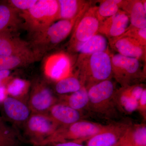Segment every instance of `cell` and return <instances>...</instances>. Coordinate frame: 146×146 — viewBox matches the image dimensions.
<instances>
[{
    "label": "cell",
    "mask_w": 146,
    "mask_h": 146,
    "mask_svg": "<svg viewBox=\"0 0 146 146\" xmlns=\"http://www.w3.org/2000/svg\"><path fill=\"white\" fill-rule=\"evenodd\" d=\"M109 46L118 54L138 59L145 63L146 46L128 36L121 35L117 38L108 39Z\"/></svg>",
    "instance_id": "7c38bea8"
},
{
    "label": "cell",
    "mask_w": 146,
    "mask_h": 146,
    "mask_svg": "<svg viewBox=\"0 0 146 146\" xmlns=\"http://www.w3.org/2000/svg\"><path fill=\"white\" fill-rule=\"evenodd\" d=\"M31 85L29 80L12 77L5 86L7 96L28 102Z\"/></svg>",
    "instance_id": "603a6c76"
},
{
    "label": "cell",
    "mask_w": 146,
    "mask_h": 146,
    "mask_svg": "<svg viewBox=\"0 0 146 146\" xmlns=\"http://www.w3.org/2000/svg\"><path fill=\"white\" fill-rule=\"evenodd\" d=\"M132 125L117 146H132Z\"/></svg>",
    "instance_id": "1f68e13d"
},
{
    "label": "cell",
    "mask_w": 146,
    "mask_h": 146,
    "mask_svg": "<svg viewBox=\"0 0 146 146\" xmlns=\"http://www.w3.org/2000/svg\"><path fill=\"white\" fill-rule=\"evenodd\" d=\"M46 146H86L82 144L74 142H59L48 144Z\"/></svg>",
    "instance_id": "836d02e7"
},
{
    "label": "cell",
    "mask_w": 146,
    "mask_h": 146,
    "mask_svg": "<svg viewBox=\"0 0 146 146\" xmlns=\"http://www.w3.org/2000/svg\"><path fill=\"white\" fill-rule=\"evenodd\" d=\"M141 114L142 117L146 119V89H144L141 98L138 100L137 110Z\"/></svg>",
    "instance_id": "4dcf8cb0"
},
{
    "label": "cell",
    "mask_w": 146,
    "mask_h": 146,
    "mask_svg": "<svg viewBox=\"0 0 146 146\" xmlns=\"http://www.w3.org/2000/svg\"><path fill=\"white\" fill-rule=\"evenodd\" d=\"M11 78V71H0V87L5 86Z\"/></svg>",
    "instance_id": "d6a6232c"
},
{
    "label": "cell",
    "mask_w": 146,
    "mask_h": 146,
    "mask_svg": "<svg viewBox=\"0 0 146 146\" xmlns=\"http://www.w3.org/2000/svg\"><path fill=\"white\" fill-rule=\"evenodd\" d=\"M117 89L113 78L87 88L89 99L87 111L105 120L115 119L119 117L120 112L115 100Z\"/></svg>",
    "instance_id": "7a4b0ae2"
},
{
    "label": "cell",
    "mask_w": 146,
    "mask_h": 146,
    "mask_svg": "<svg viewBox=\"0 0 146 146\" xmlns=\"http://www.w3.org/2000/svg\"><path fill=\"white\" fill-rule=\"evenodd\" d=\"M48 114L59 127L70 125L84 118L82 112L58 101L51 108Z\"/></svg>",
    "instance_id": "2e32d148"
},
{
    "label": "cell",
    "mask_w": 146,
    "mask_h": 146,
    "mask_svg": "<svg viewBox=\"0 0 146 146\" xmlns=\"http://www.w3.org/2000/svg\"><path fill=\"white\" fill-rule=\"evenodd\" d=\"M0 120H3L2 119L1 117L0 116Z\"/></svg>",
    "instance_id": "8d00e7d4"
},
{
    "label": "cell",
    "mask_w": 146,
    "mask_h": 146,
    "mask_svg": "<svg viewBox=\"0 0 146 146\" xmlns=\"http://www.w3.org/2000/svg\"><path fill=\"white\" fill-rule=\"evenodd\" d=\"M132 146H146V125H132Z\"/></svg>",
    "instance_id": "83f0119b"
},
{
    "label": "cell",
    "mask_w": 146,
    "mask_h": 146,
    "mask_svg": "<svg viewBox=\"0 0 146 146\" xmlns=\"http://www.w3.org/2000/svg\"><path fill=\"white\" fill-rule=\"evenodd\" d=\"M5 123L3 121V120H0V125L4 124Z\"/></svg>",
    "instance_id": "d590c367"
},
{
    "label": "cell",
    "mask_w": 146,
    "mask_h": 146,
    "mask_svg": "<svg viewBox=\"0 0 146 146\" xmlns=\"http://www.w3.org/2000/svg\"><path fill=\"white\" fill-rule=\"evenodd\" d=\"M115 100L120 113L128 115L137 110L138 101L129 94L124 87H121L117 90Z\"/></svg>",
    "instance_id": "cb8c5ba5"
},
{
    "label": "cell",
    "mask_w": 146,
    "mask_h": 146,
    "mask_svg": "<svg viewBox=\"0 0 146 146\" xmlns=\"http://www.w3.org/2000/svg\"><path fill=\"white\" fill-rule=\"evenodd\" d=\"M108 125L81 120L70 125L59 127L40 146L64 142H74L82 144L83 142H86L92 136L104 130Z\"/></svg>",
    "instance_id": "5b68a950"
},
{
    "label": "cell",
    "mask_w": 146,
    "mask_h": 146,
    "mask_svg": "<svg viewBox=\"0 0 146 146\" xmlns=\"http://www.w3.org/2000/svg\"><path fill=\"white\" fill-rule=\"evenodd\" d=\"M5 117L14 124L23 126L32 112L28 102L7 96L2 103Z\"/></svg>",
    "instance_id": "5bb4252c"
},
{
    "label": "cell",
    "mask_w": 146,
    "mask_h": 146,
    "mask_svg": "<svg viewBox=\"0 0 146 146\" xmlns=\"http://www.w3.org/2000/svg\"><path fill=\"white\" fill-rule=\"evenodd\" d=\"M108 47V39L98 33L85 42L77 44L69 51L78 52L80 55H90L106 51L109 49Z\"/></svg>",
    "instance_id": "d6986e66"
},
{
    "label": "cell",
    "mask_w": 146,
    "mask_h": 146,
    "mask_svg": "<svg viewBox=\"0 0 146 146\" xmlns=\"http://www.w3.org/2000/svg\"><path fill=\"white\" fill-rule=\"evenodd\" d=\"M97 9L98 6L91 5L77 21L69 41V50L77 44L85 42L98 33L100 22L97 16Z\"/></svg>",
    "instance_id": "9c48e42d"
},
{
    "label": "cell",
    "mask_w": 146,
    "mask_h": 146,
    "mask_svg": "<svg viewBox=\"0 0 146 146\" xmlns=\"http://www.w3.org/2000/svg\"><path fill=\"white\" fill-rule=\"evenodd\" d=\"M130 25L127 13L120 9L119 11L100 23L98 33L108 39L117 38L125 33Z\"/></svg>",
    "instance_id": "9a60e30c"
},
{
    "label": "cell",
    "mask_w": 146,
    "mask_h": 146,
    "mask_svg": "<svg viewBox=\"0 0 146 146\" xmlns=\"http://www.w3.org/2000/svg\"><path fill=\"white\" fill-rule=\"evenodd\" d=\"M58 0H38L30 9L20 13L22 28L29 35L44 30L58 21Z\"/></svg>",
    "instance_id": "277c9868"
},
{
    "label": "cell",
    "mask_w": 146,
    "mask_h": 146,
    "mask_svg": "<svg viewBox=\"0 0 146 146\" xmlns=\"http://www.w3.org/2000/svg\"><path fill=\"white\" fill-rule=\"evenodd\" d=\"M7 96L5 86L0 87V104H1L4 100L5 99Z\"/></svg>",
    "instance_id": "e575fe53"
},
{
    "label": "cell",
    "mask_w": 146,
    "mask_h": 146,
    "mask_svg": "<svg viewBox=\"0 0 146 146\" xmlns=\"http://www.w3.org/2000/svg\"><path fill=\"white\" fill-rule=\"evenodd\" d=\"M21 139L18 133L5 124L0 125V146H18Z\"/></svg>",
    "instance_id": "4316f807"
},
{
    "label": "cell",
    "mask_w": 146,
    "mask_h": 146,
    "mask_svg": "<svg viewBox=\"0 0 146 146\" xmlns=\"http://www.w3.org/2000/svg\"><path fill=\"white\" fill-rule=\"evenodd\" d=\"M89 101L88 90L84 86L74 93L58 97V102L82 113L84 110L87 111Z\"/></svg>",
    "instance_id": "44dd1931"
},
{
    "label": "cell",
    "mask_w": 146,
    "mask_h": 146,
    "mask_svg": "<svg viewBox=\"0 0 146 146\" xmlns=\"http://www.w3.org/2000/svg\"><path fill=\"white\" fill-rule=\"evenodd\" d=\"M121 35L132 38L141 44L146 46V28L138 29L129 26L125 33Z\"/></svg>",
    "instance_id": "f1b7e54d"
},
{
    "label": "cell",
    "mask_w": 146,
    "mask_h": 146,
    "mask_svg": "<svg viewBox=\"0 0 146 146\" xmlns=\"http://www.w3.org/2000/svg\"></svg>",
    "instance_id": "74e56055"
},
{
    "label": "cell",
    "mask_w": 146,
    "mask_h": 146,
    "mask_svg": "<svg viewBox=\"0 0 146 146\" xmlns=\"http://www.w3.org/2000/svg\"><path fill=\"white\" fill-rule=\"evenodd\" d=\"M14 33H0V55H25L35 53L28 42L21 39Z\"/></svg>",
    "instance_id": "4fadbf2b"
},
{
    "label": "cell",
    "mask_w": 146,
    "mask_h": 146,
    "mask_svg": "<svg viewBox=\"0 0 146 146\" xmlns=\"http://www.w3.org/2000/svg\"><path fill=\"white\" fill-rule=\"evenodd\" d=\"M38 0H9V4L20 12L28 10L34 6Z\"/></svg>",
    "instance_id": "f546056e"
},
{
    "label": "cell",
    "mask_w": 146,
    "mask_h": 146,
    "mask_svg": "<svg viewBox=\"0 0 146 146\" xmlns=\"http://www.w3.org/2000/svg\"><path fill=\"white\" fill-rule=\"evenodd\" d=\"M84 86L79 77L77 72L73 73L55 82L54 91L59 96L68 95L78 91Z\"/></svg>",
    "instance_id": "d4e9b609"
},
{
    "label": "cell",
    "mask_w": 146,
    "mask_h": 146,
    "mask_svg": "<svg viewBox=\"0 0 146 146\" xmlns=\"http://www.w3.org/2000/svg\"><path fill=\"white\" fill-rule=\"evenodd\" d=\"M58 20H71L85 13L91 6L89 2L80 0H58Z\"/></svg>",
    "instance_id": "ffe728a7"
},
{
    "label": "cell",
    "mask_w": 146,
    "mask_h": 146,
    "mask_svg": "<svg viewBox=\"0 0 146 146\" xmlns=\"http://www.w3.org/2000/svg\"><path fill=\"white\" fill-rule=\"evenodd\" d=\"M76 71L84 85L88 88L102 81L113 78L109 49L90 55H79Z\"/></svg>",
    "instance_id": "6da1fadb"
},
{
    "label": "cell",
    "mask_w": 146,
    "mask_h": 146,
    "mask_svg": "<svg viewBox=\"0 0 146 146\" xmlns=\"http://www.w3.org/2000/svg\"><path fill=\"white\" fill-rule=\"evenodd\" d=\"M123 0H105L100 2L97 14L102 23L105 19L114 16L121 9Z\"/></svg>",
    "instance_id": "484cf974"
},
{
    "label": "cell",
    "mask_w": 146,
    "mask_h": 146,
    "mask_svg": "<svg viewBox=\"0 0 146 146\" xmlns=\"http://www.w3.org/2000/svg\"><path fill=\"white\" fill-rule=\"evenodd\" d=\"M58 102V98L44 80L39 79L31 82L28 104L32 113L48 114Z\"/></svg>",
    "instance_id": "ba28073f"
},
{
    "label": "cell",
    "mask_w": 146,
    "mask_h": 146,
    "mask_svg": "<svg viewBox=\"0 0 146 146\" xmlns=\"http://www.w3.org/2000/svg\"><path fill=\"white\" fill-rule=\"evenodd\" d=\"M42 58L35 53L25 55H0V71H11L16 68L25 67Z\"/></svg>",
    "instance_id": "7402d4cb"
},
{
    "label": "cell",
    "mask_w": 146,
    "mask_h": 146,
    "mask_svg": "<svg viewBox=\"0 0 146 146\" xmlns=\"http://www.w3.org/2000/svg\"><path fill=\"white\" fill-rule=\"evenodd\" d=\"M132 125L125 121L110 124L105 129L86 141L85 146H117Z\"/></svg>",
    "instance_id": "8fae6325"
},
{
    "label": "cell",
    "mask_w": 146,
    "mask_h": 146,
    "mask_svg": "<svg viewBox=\"0 0 146 146\" xmlns=\"http://www.w3.org/2000/svg\"><path fill=\"white\" fill-rule=\"evenodd\" d=\"M20 11L11 6L7 1H0V33H15L22 28Z\"/></svg>",
    "instance_id": "e0dca14e"
},
{
    "label": "cell",
    "mask_w": 146,
    "mask_h": 146,
    "mask_svg": "<svg viewBox=\"0 0 146 146\" xmlns=\"http://www.w3.org/2000/svg\"><path fill=\"white\" fill-rule=\"evenodd\" d=\"M121 9L128 16L129 27L138 29L146 28V11L143 7L142 1H123Z\"/></svg>",
    "instance_id": "ac0fdd59"
},
{
    "label": "cell",
    "mask_w": 146,
    "mask_h": 146,
    "mask_svg": "<svg viewBox=\"0 0 146 146\" xmlns=\"http://www.w3.org/2000/svg\"><path fill=\"white\" fill-rule=\"evenodd\" d=\"M43 70L48 79L56 82L73 74L72 59L67 53H54L45 58Z\"/></svg>",
    "instance_id": "30bf717a"
},
{
    "label": "cell",
    "mask_w": 146,
    "mask_h": 146,
    "mask_svg": "<svg viewBox=\"0 0 146 146\" xmlns=\"http://www.w3.org/2000/svg\"><path fill=\"white\" fill-rule=\"evenodd\" d=\"M113 78L121 87L141 83L146 74L142 61L110 52Z\"/></svg>",
    "instance_id": "8992f818"
},
{
    "label": "cell",
    "mask_w": 146,
    "mask_h": 146,
    "mask_svg": "<svg viewBox=\"0 0 146 146\" xmlns=\"http://www.w3.org/2000/svg\"><path fill=\"white\" fill-rule=\"evenodd\" d=\"M23 127L29 142L33 146H40L59 126L48 114L31 113Z\"/></svg>",
    "instance_id": "52a82bcc"
},
{
    "label": "cell",
    "mask_w": 146,
    "mask_h": 146,
    "mask_svg": "<svg viewBox=\"0 0 146 146\" xmlns=\"http://www.w3.org/2000/svg\"><path fill=\"white\" fill-rule=\"evenodd\" d=\"M84 13L72 20H58L44 30L30 35L28 42L33 51L43 57L66 39L72 32L77 21Z\"/></svg>",
    "instance_id": "3957f363"
}]
</instances>
